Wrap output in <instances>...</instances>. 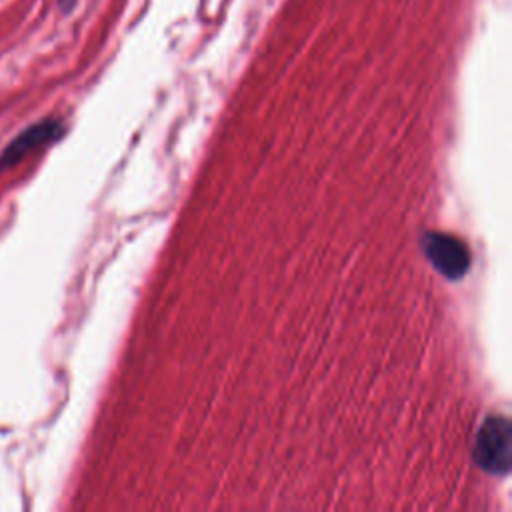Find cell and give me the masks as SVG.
Masks as SVG:
<instances>
[{"instance_id":"cell-4","label":"cell","mask_w":512,"mask_h":512,"mask_svg":"<svg viewBox=\"0 0 512 512\" xmlns=\"http://www.w3.org/2000/svg\"><path fill=\"white\" fill-rule=\"evenodd\" d=\"M58 4H60V8H62L64 12H70V10L76 6V0H58Z\"/></svg>"},{"instance_id":"cell-3","label":"cell","mask_w":512,"mask_h":512,"mask_svg":"<svg viewBox=\"0 0 512 512\" xmlns=\"http://www.w3.org/2000/svg\"><path fill=\"white\" fill-rule=\"evenodd\" d=\"M62 130V122L56 118H44L30 124L18 136H14L12 142L0 152V170L16 166L34 150L58 140Z\"/></svg>"},{"instance_id":"cell-1","label":"cell","mask_w":512,"mask_h":512,"mask_svg":"<svg viewBox=\"0 0 512 512\" xmlns=\"http://www.w3.org/2000/svg\"><path fill=\"white\" fill-rule=\"evenodd\" d=\"M512 428L504 416H488L478 430L474 460L488 474L504 476L510 470Z\"/></svg>"},{"instance_id":"cell-2","label":"cell","mask_w":512,"mask_h":512,"mask_svg":"<svg viewBox=\"0 0 512 512\" xmlns=\"http://www.w3.org/2000/svg\"><path fill=\"white\" fill-rule=\"evenodd\" d=\"M422 248L430 264L450 280L464 276L466 270L470 268V250L456 236L428 232L422 238Z\"/></svg>"}]
</instances>
